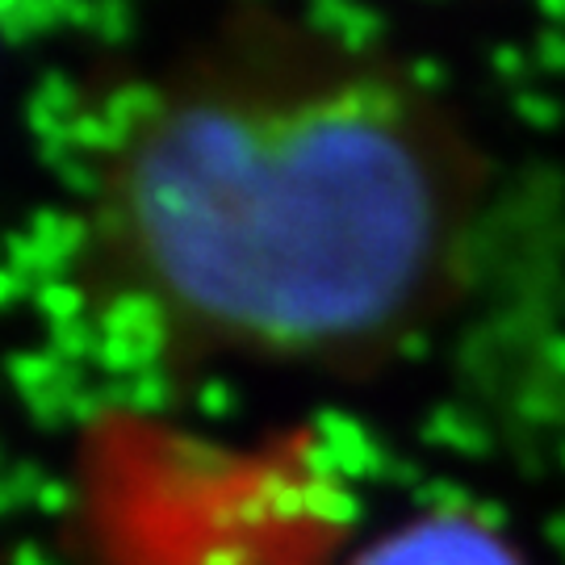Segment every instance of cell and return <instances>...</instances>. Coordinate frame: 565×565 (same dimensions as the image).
I'll return each mask as SVG.
<instances>
[{
  "instance_id": "cell-1",
  "label": "cell",
  "mask_w": 565,
  "mask_h": 565,
  "mask_svg": "<svg viewBox=\"0 0 565 565\" xmlns=\"http://www.w3.org/2000/svg\"><path fill=\"white\" fill-rule=\"evenodd\" d=\"M356 60L310 88L235 81L223 60L156 84L88 218L102 273L76 281L151 377L202 356L352 373L436 348L469 281L478 168L406 67Z\"/></svg>"
},
{
  "instance_id": "cell-2",
  "label": "cell",
  "mask_w": 565,
  "mask_h": 565,
  "mask_svg": "<svg viewBox=\"0 0 565 565\" xmlns=\"http://www.w3.org/2000/svg\"><path fill=\"white\" fill-rule=\"evenodd\" d=\"M373 565H503V553L469 527L431 524L403 545H390Z\"/></svg>"
},
{
  "instance_id": "cell-3",
  "label": "cell",
  "mask_w": 565,
  "mask_h": 565,
  "mask_svg": "<svg viewBox=\"0 0 565 565\" xmlns=\"http://www.w3.org/2000/svg\"><path fill=\"white\" fill-rule=\"evenodd\" d=\"M67 142H72L81 156H88V160L118 156L121 147H126V139L109 126V118H105L97 105H81V109L72 114V121H67Z\"/></svg>"
},
{
  "instance_id": "cell-4",
  "label": "cell",
  "mask_w": 565,
  "mask_h": 565,
  "mask_svg": "<svg viewBox=\"0 0 565 565\" xmlns=\"http://www.w3.org/2000/svg\"><path fill=\"white\" fill-rule=\"evenodd\" d=\"M67 4L72 0H25L13 13H4V39L21 46V42L51 34L55 25H67Z\"/></svg>"
},
{
  "instance_id": "cell-5",
  "label": "cell",
  "mask_w": 565,
  "mask_h": 565,
  "mask_svg": "<svg viewBox=\"0 0 565 565\" xmlns=\"http://www.w3.org/2000/svg\"><path fill=\"white\" fill-rule=\"evenodd\" d=\"M385 34V18L373 9V4H352V13H348V21H343L340 39H335V46H343L348 55H369L377 42H382Z\"/></svg>"
},
{
  "instance_id": "cell-6",
  "label": "cell",
  "mask_w": 565,
  "mask_h": 565,
  "mask_svg": "<svg viewBox=\"0 0 565 565\" xmlns=\"http://www.w3.org/2000/svg\"><path fill=\"white\" fill-rule=\"evenodd\" d=\"M30 102L46 105V109H55V114H63V118H72L76 109H81V88L72 84V76L67 72H60V67H51V72H42L39 81H34V88H30Z\"/></svg>"
},
{
  "instance_id": "cell-7",
  "label": "cell",
  "mask_w": 565,
  "mask_h": 565,
  "mask_svg": "<svg viewBox=\"0 0 565 565\" xmlns=\"http://www.w3.org/2000/svg\"><path fill=\"white\" fill-rule=\"evenodd\" d=\"M511 109H515V118L532 126V130H553L557 121H562L565 105L545 93V88H515V97H511Z\"/></svg>"
},
{
  "instance_id": "cell-8",
  "label": "cell",
  "mask_w": 565,
  "mask_h": 565,
  "mask_svg": "<svg viewBox=\"0 0 565 565\" xmlns=\"http://www.w3.org/2000/svg\"><path fill=\"white\" fill-rule=\"evenodd\" d=\"M93 34L109 46H118L135 34V4L130 0H97V18H93Z\"/></svg>"
},
{
  "instance_id": "cell-9",
  "label": "cell",
  "mask_w": 565,
  "mask_h": 565,
  "mask_svg": "<svg viewBox=\"0 0 565 565\" xmlns=\"http://www.w3.org/2000/svg\"><path fill=\"white\" fill-rule=\"evenodd\" d=\"M356 0H306V30L319 39H340L343 21L352 13Z\"/></svg>"
},
{
  "instance_id": "cell-10",
  "label": "cell",
  "mask_w": 565,
  "mask_h": 565,
  "mask_svg": "<svg viewBox=\"0 0 565 565\" xmlns=\"http://www.w3.org/2000/svg\"><path fill=\"white\" fill-rule=\"evenodd\" d=\"M25 130H30V139H34V147H51V142H67V121L63 114H55V109H46V105L39 102H25Z\"/></svg>"
},
{
  "instance_id": "cell-11",
  "label": "cell",
  "mask_w": 565,
  "mask_h": 565,
  "mask_svg": "<svg viewBox=\"0 0 565 565\" xmlns=\"http://www.w3.org/2000/svg\"><path fill=\"white\" fill-rule=\"evenodd\" d=\"M406 76H411V84L419 93H440L448 84V67L436 55H415V60L406 63Z\"/></svg>"
},
{
  "instance_id": "cell-12",
  "label": "cell",
  "mask_w": 565,
  "mask_h": 565,
  "mask_svg": "<svg viewBox=\"0 0 565 565\" xmlns=\"http://www.w3.org/2000/svg\"><path fill=\"white\" fill-rule=\"evenodd\" d=\"M536 63H541V72L565 76V30L548 25V30L536 34Z\"/></svg>"
},
{
  "instance_id": "cell-13",
  "label": "cell",
  "mask_w": 565,
  "mask_h": 565,
  "mask_svg": "<svg viewBox=\"0 0 565 565\" xmlns=\"http://www.w3.org/2000/svg\"><path fill=\"white\" fill-rule=\"evenodd\" d=\"M490 72H494L499 81H524L527 55L515 42H499V46H490Z\"/></svg>"
},
{
  "instance_id": "cell-14",
  "label": "cell",
  "mask_w": 565,
  "mask_h": 565,
  "mask_svg": "<svg viewBox=\"0 0 565 565\" xmlns=\"http://www.w3.org/2000/svg\"><path fill=\"white\" fill-rule=\"evenodd\" d=\"M536 9H541L553 25H557V21H565V0H536Z\"/></svg>"
},
{
  "instance_id": "cell-15",
  "label": "cell",
  "mask_w": 565,
  "mask_h": 565,
  "mask_svg": "<svg viewBox=\"0 0 565 565\" xmlns=\"http://www.w3.org/2000/svg\"><path fill=\"white\" fill-rule=\"evenodd\" d=\"M18 4H25V0H0V18H4V13H13Z\"/></svg>"
},
{
  "instance_id": "cell-16",
  "label": "cell",
  "mask_w": 565,
  "mask_h": 565,
  "mask_svg": "<svg viewBox=\"0 0 565 565\" xmlns=\"http://www.w3.org/2000/svg\"><path fill=\"white\" fill-rule=\"evenodd\" d=\"M247 4H252V0H247Z\"/></svg>"
}]
</instances>
